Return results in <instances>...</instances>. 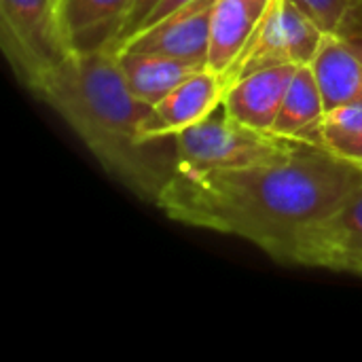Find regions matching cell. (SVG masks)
Masks as SVG:
<instances>
[{
  "instance_id": "obj_1",
  "label": "cell",
  "mask_w": 362,
  "mask_h": 362,
  "mask_svg": "<svg viewBox=\"0 0 362 362\" xmlns=\"http://www.w3.org/2000/svg\"><path fill=\"white\" fill-rule=\"evenodd\" d=\"M362 185V170L301 144L286 163L176 176L157 208L172 221L235 235L284 263L295 235Z\"/></svg>"
},
{
  "instance_id": "obj_2",
  "label": "cell",
  "mask_w": 362,
  "mask_h": 362,
  "mask_svg": "<svg viewBox=\"0 0 362 362\" xmlns=\"http://www.w3.org/2000/svg\"><path fill=\"white\" fill-rule=\"evenodd\" d=\"M100 165L142 202H159L176 176L174 136L155 138V106L127 87L110 47L76 51L34 91Z\"/></svg>"
},
{
  "instance_id": "obj_3",
  "label": "cell",
  "mask_w": 362,
  "mask_h": 362,
  "mask_svg": "<svg viewBox=\"0 0 362 362\" xmlns=\"http://www.w3.org/2000/svg\"><path fill=\"white\" fill-rule=\"evenodd\" d=\"M174 144L178 172L187 174L286 163L301 148L299 142L229 119L223 106L206 121L176 134Z\"/></svg>"
},
{
  "instance_id": "obj_4",
  "label": "cell",
  "mask_w": 362,
  "mask_h": 362,
  "mask_svg": "<svg viewBox=\"0 0 362 362\" xmlns=\"http://www.w3.org/2000/svg\"><path fill=\"white\" fill-rule=\"evenodd\" d=\"M0 45L13 74L30 93L76 53L59 0H0Z\"/></svg>"
},
{
  "instance_id": "obj_5",
  "label": "cell",
  "mask_w": 362,
  "mask_h": 362,
  "mask_svg": "<svg viewBox=\"0 0 362 362\" xmlns=\"http://www.w3.org/2000/svg\"><path fill=\"white\" fill-rule=\"evenodd\" d=\"M325 34L327 32L293 0H267L250 42L225 78V91L235 78L259 68L312 64Z\"/></svg>"
},
{
  "instance_id": "obj_6",
  "label": "cell",
  "mask_w": 362,
  "mask_h": 362,
  "mask_svg": "<svg viewBox=\"0 0 362 362\" xmlns=\"http://www.w3.org/2000/svg\"><path fill=\"white\" fill-rule=\"evenodd\" d=\"M284 263L362 276V185L295 235Z\"/></svg>"
},
{
  "instance_id": "obj_7",
  "label": "cell",
  "mask_w": 362,
  "mask_h": 362,
  "mask_svg": "<svg viewBox=\"0 0 362 362\" xmlns=\"http://www.w3.org/2000/svg\"><path fill=\"white\" fill-rule=\"evenodd\" d=\"M214 2L216 0H193L168 13L155 23H148L121 40L115 47V53L140 51L206 64Z\"/></svg>"
},
{
  "instance_id": "obj_8",
  "label": "cell",
  "mask_w": 362,
  "mask_h": 362,
  "mask_svg": "<svg viewBox=\"0 0 362 362\" xmlns=\"http://www.w3.org/2000/svg\"><path fill=\"white\" fill-rule=\"evenodd\" d=\"M297 68L295 64H278L235 78L223 98L225 115L246 127L272 134Z\"/></svg>"
},
{
  "instance_id": "obj_9",
  "label": "cell",
  "mask_w": 362,
  "mask_h": 362,
  "mask_svg": "<svg viewBox=\"0 0 362 362\" xmlns=\"http://www.w3.org/2000/svg\"><path fill=\"white\" fill-rule=\"evenodd\" d=\"M225 85L216 72L204 68L170 91L161 102L155 104V138L176 136L202 121L223 106Z\"/></svg>"
},
{
  "instance_id": "obj_10",
  "label": "cell",
  "mask_w": 362,
  "mask_h": 362,
  "mask_svg": "<svg viewBox=\"0 0 362 362\" xmlns=\"http://www.w3.org/2000/svg\"><path fill=\"white\" fill-rule=\"evenodd\" d=\"M267 2L261 0H216L210 19V40L206 66L225 85L227 74L250 42Z\"/></svg>"
},
{
  "instance_id": "obj_11",
  "label": "cell",
  "mask_w": 362,
  "mask_h": 362,
  "mask_svg": "<svg viewBox=\"0 0 362 362\" xmlns=\"http://www.w3.org/2000/svg\"><path fill=\"white\" fill-rule=\"evenodd\" d=\"M310 66L327 112L350 104H362V62L344 36L327 32Z\"/></svg>"
},
{
  "instance_id": "obj_12",
  "label": "cell",
  "mask_w": 362,
  "mask_h": 362,
  "mask_svg": "<svg viewBox=\"0 0 362 362\" xmlns=\"http://www.w3.org/2000/svg\"><path fill=\"white\" fill-rule=\"evenodd\" d=\"M327 117L325 100L312 66H299L284 95L282 108L272 134L291 142L322 148V121Z\"/></svg>"
},
{
  "instance_id": "obj_13",
  "label": "cell",
  "mask_w": 362,
  "mask_h": 362,
  "mask_svg": "<svg viewBox=\"0 0 362 362\" xmlns=\"http://www.w3.org/2000/svg\"><path fill=\"white\" fill-rule=\"evenodd\" d=\"M62 17L74 51L112 47L134 0H59Z\"/></svg>"
},
{
  "instance_id": "obj_14",
  "label": "cell",
  "mask_w": 362,
  "mask_h": 362,
  "mask_svg": "<svg viewBox=\"0 0 362 362\" xmlns=\"http://www.w3.org/2000/svg\"><path fill=\"white\" fill-rule=\"evenodd\" d=\"M117 62L132 93L153 106L189 76L208 68L206 64L140 51H119Z\"/></svg>"
},
{
  "instance_id": "obj_15",
  "label": "cell",
  "mask_w": 362,
  "mask_h": 362,
  "mask_svg": "<svg viewBox=\"0 0 362 362\" xmlns=\"http://www.w3.org/2000/svg\"><path fill=\"white\" fill-rule=\"evenodd\" d=\"M322 148L362 170V104L327 112L322 121Z\"/></svg>"
},
{
  "instance_id": "obj_16",
  "label": "cell",
  "mask_w": 362,
  "mask_h": 362,
  "mask_svg": "<svg viewBox=\"0 0 362 362\" xmlns=\"http://www.w3.org/2000/svg\"><path fill=\"white\" fill-rule=\"evenodd\" d=\"M303 13H308L325 32H337L350 0H293Z\"/></svg>"
},
{
  "instance_id": "obj_17",
  "label": "cell",
  "mask_w": 362,
  "mask_h": 362,
  "mask_svg": "<svg viewBox=\"0 0 362 362\" xmlns=\"http://www.w3.org/2000/svg\"><path fill=\"white\" fill-rule=\"evenodd\" d=\"M159 2H161V0H134V6H132L129 15H127L123 28H121V32H119V36H117V40H115V45H112L110 49L115 51V47H117L121 40H125L129 34H134V32L142 25V21L153 13V8H155Z\"/></svg>"
},
{
  "instance_id": "obj_18",
  "label": "cell",
  "mask_w": 362,
  "mask_h": 362,
  "mask_svg": "<svg viewBox=\"0 0 362 362\" xmlns=\"http://www.w3.org/2000/svg\"><path fill=\"white\" fill-rule=\"evenodd\" d=\"M339 36H362V0H350L346 15L337 28Z\"/></svg>"
},
{
  "instance_id": "obj_19",
  "label": "cell",
  "mask_w": 362,
  "mask_h": 362,
  "mask_svg": "<svg viewBox=\"0 0 362 362\" xmlns=\"http://www.w3.org/2000/svg\"><path fill=\"white\" fill-rule=\"evenodd\" d=\"M189 2H193V0H161V2L153 8V13L142 21L140 28H144V25H148V23H155L157 19L165 17L168 13H172V11H176V8H180V6H185V4H189ZM140 28H138V30H140ZM129 36H132V34H129Z\"/></svg>"
},
{
  "instance_id": "obj_20",
  "label": "cell",
  "mask_w": 362,
  "mask_h": 362,
  "mask_svg": "<svg viewBox=\"0 0 362 362\" xmlns=\"http://www.w3.org/2000/svg\"><path fill=\"white\" fill-rule=\"evenodd\" d=\"M346 38V42L350 45V49L361 57L362 62V36H344Z\"/></svg>"
},
{
  "instance_id": "obj_21",
  "label": "cell",
  "mask_w": 362,
  "mask_h": 362,
  "mask_svg": "<svg viewBox=\"0 0 362 362\" xmlns=\"http://www.w3.org/2000/svg\"><path fill=\"white\" fill-rule=\"evenodd\" d=\"M261 2H267V0H261Z\"/></svg>"
}]
</instances>
